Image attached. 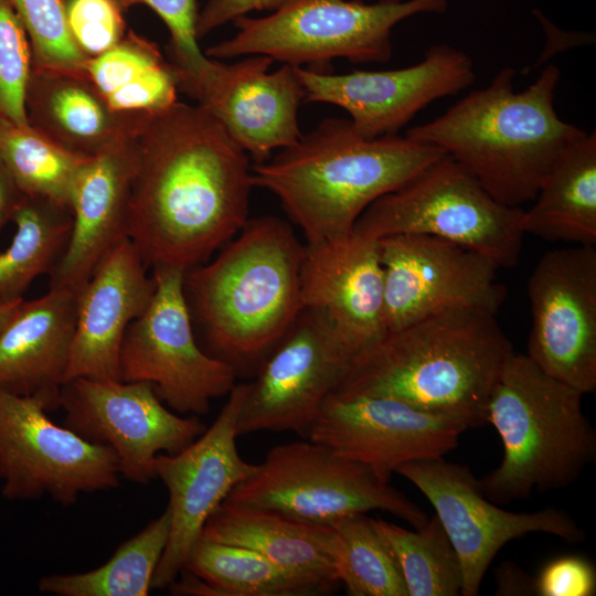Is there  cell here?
<instances>
[{
    "instance_id": "obj_1",
    "label": "cell",
    "mask_w": 596,
    "mask_h": 596,
    "mask_svg": "<svg viewBox=\"0 0 596 596\" xmlns=\"http://www.w3.org/2000/svg\"><path fill=\"white\" fill-rule=\"evenodd\" d=\"M128 237L147 268L206 262L248 220V155L200 105L175 102L136 137Z\"/></svg>"
},
{
    "instance_id": "obj_2",
    "label": "cell",
    "mask_w": 596,
    "mask_h": 596,
    "mask_svg": "<svg viewBox=\"0 0 596 596\" xmlns=\"http://www.w3.org/2000/svg\"><path fill=\"white\" fill-rule=\"evenodd\" d=\"M513 353L496 315L447 310L386 331L350 360L331 394L393 398L479 426Z\"/></svg>"
},
{
    "instance_id": "obj_3",
    "label": "cell",
    "mask_w": 596,
    "mask_h": 596,
    "mask_svg": "<svg viewBox=\"0 0 596 596\" xmlns=\"http://www.w3.org/2000/svg\"><path fill=\"white\" fill-rule=\"evenodd\" d=\"M219 254L183 275L203 350L237 370L260 363L302 310L305 245L276 216L248 219Z\"/></svg>"
},
{
    "instance_id": "obj_4",
    "label": "cell",
    "mask_w": 596,
    "mask_h": 596,
    "mask_svg": "<svg viewBox=\"0 0 596 596\" xmlns=\"http://www.w3.org/2000/svg\"><path fill=\"white\" fill-rule=\"evenodd\" d=\"M446 156L408 136L365 138L350 119L326 118L252 166L254 187L276 195L307 243L348 235L377 199Z\"/></svg>"
},
{
    "instance_id": "obj_5",
    "label": "cell",
    "mask_w": 596,
    "mask_h": 596,
    "mask_svg": "<svg viewBox=\"0 0 596 596\" xmlns=\"http://www.w3.org/2000/svg\"><path fill=\"white\" fill-rule=\"evenodd\" d=\"M561 72L550 64L524 91L504 67L490 84L441 116L406 131L464 167L496 200L514 207L532 202L565 149L586 132L554 108Z\"/></svg>"
},
{
    "instance_id": "obj_6",
    "label": "cell",
    "mask_w": 596,
    "mask_h": 596,
    "mask_svg": "<svg viewBox=\"0 0 596 596\" xmlns=\"http://www.w3.org/2000/svg\"><path fill=\"white\" fill-rule=\"evenodd\" d=\"M583 393L547 375L526 354L513 353L500 372L485 409L498 432L500 465L478 479L496 503L533 491L564 488L596 457V434L582 409Z\"/></svg>"
},
{
    "instance_id": "obj_7",
    "label": "cell",
    "mask_w": 596,
    "mask_h": 596,
    "mask_svg": "<svg viewBox=\"0 0 596 596\" xmlns=\"http://www.w3.org/2000/svg\"><path fill=\"white\" fill-rule=\"evenodd\" d=\"M448 0H290L262 18L235 19L236 33L205 51L213 60L265 55L324 72L334 58L386 63L392 29L418 13H444Z\"/></svg>"
},
{
    "instance_id": "obj_8",
    "label": "cell",
    "mask_w": 596,
    "mask_h": 596,
    "mask_svg": "<svg viewBox=\"0 0 596 596\" xmlns=\"http://www.w3.org/2000/svg\"><path fill=\"white\" fill-rule=\"evenodd\" d=\"M523 210L496 200L449 156L374 201L353 232L372 240L424 234L471 248L499 268L519 262Z\"/></svg>"
},
{
    "instance_id": "obj_9",
    "label": "cell",
    "mask_w": 596,
    "mask_h": 596,
    "mask_svg": "<svg viewBox=\"0 0 596 596\" xmlns=\"http://www.w3.org/2000/svg\"><path fill=\"white\" fill-rule=\"evenodd\" d=\"M304 439L273 447L226 499L324 524L372 510L390 512L415 529L428 521L416 503L363 465Z\"/></svg>"
},
{
    "instance_id": "obj_10",
    "label": "cell",
    "mask_w": 596,
    "mask_h": 596,
    "mask_svg": "<svg viewBox=\"0 0 596 596\" xmlns=\"http://www.w3.org/2000/svg\"><path fill=\"white\" fill-rule=\"evenodd\" d=\"M153 297L123 339V382L150 383L158 397L179 414L204 415L213 400L227 395L236 371L200 345L188 309L184 273L153 268Z\"/></svg>"
},
{
    "instance_id": "obj_11",
    "label": "cell",
    "mask_w": 596,
    "mask_h": 596,
    "mask_svg": "<svg viewBox=\"0 0 596 596\" xmlns=\"http://www.w3.org/2000/svg\"><path fill=\"white\" fill-rule=\"evenodd\" d=\"M0 480L10 500L50 496L70 507L82 493L114 489L115 453L54 423L33 397L0 390Z\"/></svg>"
},
{
    "instance_id": "obj_12",
    "label": "cell",
    "mask_w": 596,
    "mask_h": 596,
    "mask_svg": "<svg viewBox=\"0 0 596 596\" xmlns=\"http://www.w3.org/2000/svg\"><path fill=\"white\" fill-rule=\"evenodd\" d=\"M377 243L386 331L453 309L497 315L505 299L499 267L471 248L424 234L390 235Z\"/></svg>"
},
{
    "instance_id": "obj_13",
    "label": "cell",
    "mask_w": 596,
    "mask_h": 596,
    "mask_svg": "<svg viewBox=\"0 0 596 596\" xmlns=\"http://www.w3.org/2000/svg\"><path fill=\"white\" fill-rule=\"evenodd\" d=\"M64 426L84 439L109 447L120 476L138 483L156 478L159 454H174L206 427L171 411L147 382L75 377L62 387Z\"/></svg>"
},
{
    "instance_id": "obj_14",
    "label": "cell",
    "mask_w": 596,
    "mask_h": 596,
    "mask_svg": "<svg viewBox=\"0 0 596 596\" xmlns=\"http://www.w3.org/2000/svg\"><path fill=\"white\" fill-rule=\"evenodd\" d=\"M396 473L411 481L430 502L460 562L461 596H476L498 552L510 541L543 532L571 543L584 531L565 511L547 508L511 512L481 492L469 467L441 458L411 461Z\"/></svg>"
},
{
    "instance_id": "obj_15",
    "label": "cell",
    "mask_w": 596,
    "mask_h": 596,
    "mask_svg": "<svg viewBox=\"0 0 596 596\" xmlns=\"http://www.w3.org/2000/svg\"><path fill=\"white\" fill-rule=\"evenodd\" d=\"M528 358L583 394L596 390V248L546 252L528 280Z\"/></svg>"
},
{
    "instance_id": "obj_16",
    "label": "cell",
    "mask_w": 596,
    "mask_h": 596,
    "mask_svg": "<svg viewBox=\"0 0 596 596\" xmlns=\"http://www.w3.org/2000/svg\"><path fill=\"white\" fill-rule=\"evenodd\" d=\"M247 390L248 384H235L207 429L182 450L156 457V478L169 492L170 532L151 588L169 587L177 579L209 518L255 470L236 446V425Z\"/></svg>"
},
{
    "instance_id": "obj_17",
    "label": "cell",
    "mask_w": 596,
    "mask_h": 596,
    "mask_svg": "<svg viewBox=\"0 0 596 596\" xmlns=\"http://www.w3.org/2000/svg\"><path fill=\"white\" fill-rule=\"evenodd\" d=\"M469 427L460 417L393 398L330 394L307 438L389 483L402 465L450 453Z\"/></svg>"
},
{
    "instance_id": "obj_18",
    "label": "cell",
    "mask_w": 596,
    "mask_h": 596,
    "mask_svg": "<svg viewBox=\"0 0 596 596\" xmlns=\"http://www.w3.org/2000/svg\"><path fill=\"white\" fill-rule=\"evenodd\" d=\"M350 360L329 322L302 309L248 383L237 435L290 430L307 438Z\"/></svg>"
},
{
    "instance_id": "obj_19",
    "label": "cell",
    "mask_w": 596,
    "mask_h": 596,
    "mask_svg": "<svg viewBox=\"0 0 596 596\" xmlns=\"http://www.w3.org/2000/svg\"><path fill=\"white\" fill-rule=\"evenodd\" d=\"M305 102L341 107L360 135H395L432 102L455 95L475 81L471 58L446 44L434 45L412 66L330 74L296 67Z\"/></svg>"
},
{
    "instance_id": "obj_20",
    "label": "cell",
    "mask_w": 596,
    "mask_h": 596,
    "mask_svg": "<svg viewBox=\"0 0 596 596\" xmlns=\"http://www.w3.org/2000/svg\"><path fill=\"white\" fill-rule=\"evenodd\" d=\"M273 62L265 55H248L233 64L212 58L181 91L212 115L255 163L302 135L298 109L305 91L296 67L284 64L268 72Z\"/></svg>"
},
{
    "instance_id": "obj_21",
    "label": "cell",
    "mask_w": 596,
    "mask_h": 596,
    "mask_svg": "<svg viewBox=\"0 0 596 596\" xmlns=\"http://www.w3.org/2000/svg\"><path fill=\"white\" fill-rule=\"evenodd\" d=\"M301 302L329 322L351 359L382 338L386 326L377 240L352 232L306 243Z\"/></svg>"
},
{
    "instance_id": "obj_22",
    "label": "cell",
    "mask_w": 596,
    "mask_h": 596,
    "mask_svg": "<svg viewBox=\"0 0 596 596\" xmlns=\"http://www.w3.org/2000/svg\"><path fill=\"white\" fill-rule=\"evenodd\" d=\"M156 290L152 275L129 237L98 264L77 292L76 324L66 381L120 380L119 352L129 324L148 308Z\"/></svg>"
},
{
    "instance_id": "obj_23",
    "label": "cell",
    "mask_w": 596,
    "mask_h": 596,
    "mask_svg": "<svg viewBox=\"0 0 596 596\" xmlns=\"http://www.w3.org/2000/svg\"><path fill=\"white\" fill-rule=\"evenodd\" d=\"M136 138L92 157L72 194V231L50 288L78 292L103 258L128 237Z\"/></svg>"
},
{
    "instance_id": "obj_24",
    "label": "cell",
    "mask_w": 596,
    "mask_h": 596,
    "mask_svg": "<svg viewBox=\"0 0 596 596\" xmlns=\"http://www.w3.org/2000/svg\"><path fill=\"white\" fill-rule=\"evenodd\" d=\"M76 312L77 294L63 288L20 302L0 331V390L61 407Z\"/></svg>"
},
{
    "instance_id": "obj_25",
    "label": "cell",
    "mask_w": 596,
    "mask_h": 596,
    "mask_svg": "<svg viewBox=\"0 0 596 596\" xmlns=\"http://www.w3.org/2000/svg\"><path fill=\"white\" fill-rule=\"evenodd\" d=\"M28 124L66 150L92 158L135 139L150 116L113 108L81 71L32 68Z\"/></svg>"
},
{
    "instance_id": "obj_26",
    "label": "cell",
    "mask_w": 596,
    "mask_h": 596,
    "mask_svg": "<svg viewBox=\"0 0 596 596\" xmlns=\"http://www.w3.org/2000/svg\"><path fill=\"white\" fill-rule=\"evenodd\" d=\"M201 539L256 551L331 592L340 584L330 555L328 523L309 522L274 509L225 499L206 521Z\"/></svg>"
},
{
    "instance_id": "obj_27",
    "label": "cell",
    "mask_w": 596,
    "mask_h": 596,
    "mask_svg": "<svg viewBox=\"0 0 596 596\" xmlns=\"http://www.w3.org/2000/svg\"><path fill=\"white\" fill-rule=\"evenodd\" d=\"M524 234L552 242L596 245V134L572 142L523 210Z\"/></svg>"
},
{
    "instance_id": "obj_28",
    "label": "cell",
    "mask_w": 596,
    "mask_h": 596,
    "mask_svg": "<svg viewBox=\"0 0 596 596\" xmlns=\"http://www.w3.org/2000/svg\"><path fill=\"white\" fill-rule=\"evenodd\" d=\"M187 574L169 588L174 595L309 596L331 592L247 547L201 539L192 547Z\"/></svg>"
},
{
    "instance_id": "obj_29",
    "label": "cell",
    "mask_w": 596,
    "mask_h": 596,
    "mask_svg": "<svg viewBox=\"0 0 596 596\" xmlns=\"http://www.w3.org/2000/svg\"><path fill=\"white\" fill-rule=\"evenodd\" d=\"M81 71L120 111L156 114L178 102L172 64L155 42L132 31L107 52L88 57Z\"/></svg>"
},
{
    "instance_id": "obj_30",
    "label": "cell",
    "mask_w": 596,
    "mask_h": 596,
    "mask_svg": "<svg viewBox=\"0 0 596 596\" xmlns=\"http://www.w3.org/2000/svg\"><path fill=\"white\" fill-rule=\"evenodd\" d=\"M12 222L17 232L8 248L0 253L2 300L22 299L36 277L50 275L67 246L73 215L70 206L24 194Z\"/></svg>"
},
{
    "instance_id": "obj_31",
    "label": "cell",
    "mask_w": 596,
    "mask_h": 596,
    "mask_svg": "<svg viewBox=\"0 0 596 596\" xmlns=\"http://www.w3.org/2000/svg\"><path fill=\"white\" fill-rule=\"evenodd\" d=\"M170 532L166 510L138 534L124 542L102 566L74 574L41 578L39 589L58 596H146Z\"/></svg>"
},
{
    "instance_id": "obj_32",
    "label": "cell",
    "mask_w": 596,
    "mask_h": 596,
    "mask_svg": "<svg viewBox=\"0 0 596 596\" xmlns=\"http://www.w3.org/2000/svg\"><path fill=\"white\" fill-rule=\"evenodd\" d=\"M371 523L391 553L407 596H461L460 562L436 514L415 531L383 519L371 518Z\"/></svg>"
},
{
    "instance_id": "obj_33",
    "label": "cell",
    "mask_w": 596,
    "mask_h": 596,
    "mask_svg": "<svg viewBox=\"0 0 596 596\" xmlns=\"http://www.w3.org/2000/svg\"><path fill=\"white\" fill-rule=\"evenodd\" d=\"M0 159L24 194L71 207L76 180L91 158L66 150L30 125L0 121Z\"/></svg>"
},
{
    "instance_id": "obj_34",
    "label": "cell",
    "mask_w": 596,
    "mask_h": 596,
    "mask_svg": "<svg viewBox=\"0 0 596 596\" xmlns=\"http://www.w3.org/2000/svg\"><path fill=\"white\" fill-rule=\"evenodd\" d=\"M330 555L350 596H407L401 573L365 513L330 523Z\"/></svg>"
},
{
    "instance_id": "obj_35",
    "label": "cell",
    "mask_w": 596,
    "mask_h": 596,
    "mask_svg": "<svg viewBox=\"0 0 596 596\" xmlns=\"http://www.w3.org/2000/svg\"><path fill=\"white\" fill-rule=\"evenodd\" d=\"M29 38L32 68L81 70L88 58L73 40L68 0H8Z\"/></svg>"
},
{
    "instance_id": "obj_36",
    "label": "cell",
    "mask_w": 596,
    "mask_h": 596,
    "mask_svg": "<svg viewBox=\"0 0 596 596\" xmlns=\"http://www.w3.org/2000/svg\"><path fill=\"white\" fill-rule=\"evenodd\" d=\"M32 72L26 32L8 0H0V121L29 125L25 92Z\"/></svg>"
},
{
    "instance_id": "obj_37",
    "label": "cell",
    "mask_w": 596,
    "mask_h": 596,
    "mask_svg": "<svg viewBox=\"0 0 596 596\" xmlns=\"http://www.w3.org/2000/svg\"><path fill=\"white\" fill-rule=\"evenodd\" d=\"M121 11L137 4L149 7L167 25L170 33L169 55L178 87L195 79L210 65L211 58L198 45L195 0H114Z\"/></svg>"
},
{
    "instance_id": "obj_38",
    "label": "cell",
    "mask_w": 596,
    "mask_h": 596,
    "mask_svg": "<svg viewBox=\"0 0 596 596\" xmlns=\"http://www.w3.org/2000/svg\"><path fill=\"white\" fill-rule=\"evenodd\" d=\"M67 23L76 45L88 57L107 52L126 34L123 11L114 0H68Z\"/></svg>"
},
{
    "instance_id": "obj_39",
    "label": "cell",
    "mask_w": 596,
    "mask_h": 596,
    "mask_svg": "<svg viewBox=\"0 0 596 596\" xmlns=\"http://www.w3.org/2000/svg\"><path fill=\"white\" fill-rule=\"evenodd\" d=\"M539 596H593L596 571L583 556L563 555L547 562L534 577Z\"/></svg>"
},
{
    "instance_id": "obj_40",
    "label": "cell",
    "mask_w": 596,
    "mask_h": 596,
    "mask_svg": "<svg viewBox=\"0 0 596 596\" xmlns=\"http://www.w3.org/2000/svg\"><path fill=\"white\" fill-rule=\"evenodd\" d=\"M290 0H209L198 12L195 35L201 39L251 11L276 10Z\"/></svg>"
},
{
    "instance_id": "obj_41",
    "label": "cell",
    "mask_w": 596,
    "mask_h": 596,
    "mask_svg": "<svg viewBox=\"0 0 596 596\" xmlns=\"http://www.w3.org/2000/svg\"><path fill=\"white\" fill-rule=\"evenodd\" d=\"M497 595H535L534 578L512 562H503L496 571Z\"/></svg>"
},
{
    "instance_id": "obj_42",
    "label": "cell",
    "mask_w": 596,
    "mask_h": 596,
    "mask_svg": "<svg viewBox=\"0 0 596 596\" xmlns=\"http://www.w3.org/2000/svg\"><path fill=\"white\" fill-rule=\"evenodd\" d=\"M24 193L19 188L13 175L0 159V233L19 206Z\"/></svg>"
},
{
    "instance_id": "obj_43",
    "label": "cell",
    "mask_w": 596,
    "mask_h": 596,
    "mask_svg": "<svg viewBox=\"0 0 596 596\" xmlns=\"http://www.w3.org/2000/svg\"><path fill=\"white\" fill-rule=\"evenodd\" d=\"M22 299H15V300H2L0 299V331L4 327V324L9 321V319L14 313L15 309L20 305Z\"/></svg>"
}]
</instances>
